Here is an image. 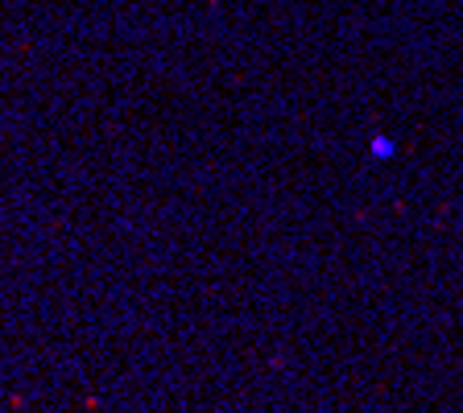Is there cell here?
Returning a JSON list of instances; mask_svg holds the SVG:
<instances>
[{
	"label": "cell",
	"instance_id": "cell-1",
	"mask_svg": "<svg viewBox=\"0 0 463 413\" xmlns=\"http://www.w3.org/2000/svg\"><path fill=\"white\" fill-rule=\"evenodd\" d=\"M373 154H376V157H385V154H393V141H385V136H381V141H373Z\"/></svg>",
	"mask_w": 463,
	"mask_h": 413
}]
</instances>
